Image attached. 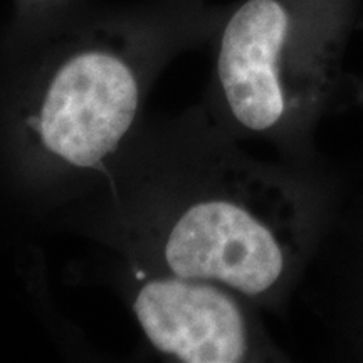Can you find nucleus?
Segmentation results:
<instances>
[{"mask_svg":"<svg viewBox=\"0 0 363 363\" xmlns=\"http://www.w3.org/2000/svg\"><path fill=\"white\" fill-rule=\"evenodd\" d=\"M142 81L128 49L84 40L59 57L30 96L22 131L39 155L74 170L96 169L133 126Z\"/></svg>","mask_w":363,"mask_h":363,"instance_id":"obj_1","label":"nucleus"},{"mask_svg":"<svg viewBox=\"0 0 363 363\" xmlns=\"http://www.w3.org/2000/svg\"><path fill=\"white\" fill-rule=\"evenodd\" d=\"M160 254L169 272L247 298L274 289L288 264L276 227L257 208L224 194L202 195L177 212L163 230Z\"/></svg>","mask_w":363,"mask_h":363,"instance_id":"obj_2","label":"nucleus"},{"mask_svg":"<svg viewBox=\"0 0 363 363\" xmlns=\"http://www.w3.org/2000/svg\"><path fill=\"white\" fill-rule=\"evenodd\" d=\"M133 313L162 355L184 363L246 360L251 333L242 308L224 286L167 271L136 289Z\"/></svg>","mask_w":363,"mask_h":363,"instance_id":"obj_3","label":"nucleus"},{"mask_svg":"<svg viewBox=\"0 0 363 363\" xmlns=\"http://www.w3.org/2000/svg\"><path fill=\"white\" fill-rule=\"evenodd\" d=\"M296 34L289 0H247L222 30L217 78L244 128L267 131L288 111L284 71Z\"/></svg>","mask_w":363,"mask_h":363,"instance_id":"obj_4","label":"nucleus"},{"mask_svg":"<svg viewBox=\"0 0 363 363\" xmlns=\"http://www.w3.org/2000/svg\"><path fill=\"white\" fill-rule=\"evenodd\" d=\"M22 2H27V4H35V2H45V0H22Z\"/></svg>","mask_w":363,"mask_h":363,"instance_id":"obj_5","label":"nucleus"}]
</instances>
